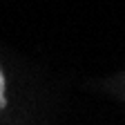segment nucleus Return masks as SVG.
Wrapping results in <instances>:
<instances>
[{"label": "nucleus", "instance_id": "nucleus-1", "mask_svg": "<svg viewBox=\"0 0 125 125\" xmlns=\"http://www.w3.org/2000/svg\"><path fill=\"white\" fill-rule=\"evenodd\" d=\"M7 105V96H5V74L0 69V109Z\"/></svg>", "mask_w": 125, "mask_h": 125}]
</instances>
